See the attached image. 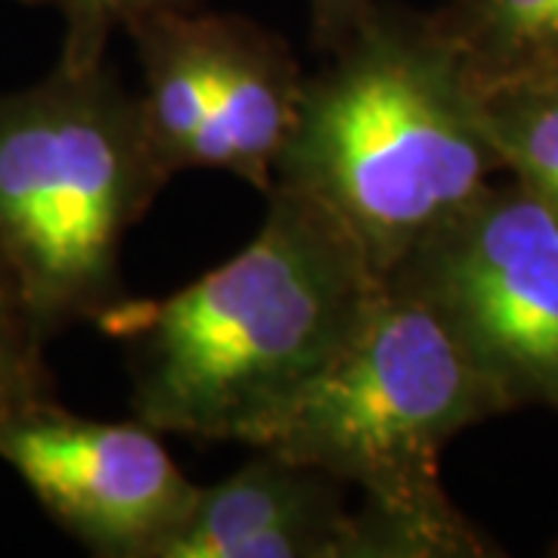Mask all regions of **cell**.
<instances>
[{"label":"cell","mask_w":558,"mask_h":558,"mask_svg":"<svg viewBox=\"0 0 558 558\" xmlns=\"http://www.w3.org/2000/svg\"><path fill=\"white\" fill-rule=\"evenodd\" d=\"M376 3L379 0H311V22L319 47L332 50Z\"/></svg>","instance_id":"4fadbf2b"},{"label":"cell","mask_w":558,"mask_h":558,"mask_svg":"<svg viewBox=\"0 0 558 558\" xmlns=\"http://www.w3.org/2000/svg\"><path fill=\"white\" fill-rule=\"evenodd\" d=\"M348 484L258 450L199 499L161 558H376Z\"/></svg>","instance_id":"52a82bcc"},{"label":"cell","mask_w":558,"mask_h":558,"mask_svg":"<svg viewBox=\"0 0 558 558\" xmlns=\"http://www.w3.org/2000/svg\"><path fill=\"white\" fill-rule=\"evenodd\" d=\"M475 100L502 171L558 215V84L487 90Z\"/></svg>","instance_id":"30bf717a"},{"label":"cell","mask_w":558,"mask_h":558,"mask_svg":"<svg viewBox=\"0 0 558 558\" xmlns=\"http://www.w3.org/2000/svg\"><path fill=\"white\" fill-rule=\"evenodd\" d=\"M509 410L438 304L388 279L332 360L242 444L357 487L376 558H481L497 549L450 502L440 457Z\"/></svg>","instance_id":"7a4b0ae2"},{"label":"cell","mask_w":558,"mask_h":558,"mask_svg":"<svg viewBox=\"0 0 558 558\" xmlns=\"http://www.w3.org/2000/svg\"><path fill=\"white\" fill-rule=\"evenodd\" d=\"M255 240L168 299H124L119 339L134 418L245 440L332 360L385 279L326 205L274 183Z\"/></svg>","instance_id":"6da1fadb"},{"label":"cell","mask_w":558,"mask_h":558,"mask_svg":"<svg viewBox=\"0 0 558 558\" xmlns=\"http://www.w3.org/2000/svg\"><path fill=\"white\" fill-rule=\"evenodd\" d=\"M329 53L274 183L326 205L388 282L506 171L435 16L376 3Z\"/></svg>","instance_id":"3957f363"},{"label":"cell","mask_w":558,"mask_h":558,"mask_svg":"<svg viewBox=\"0 0 558 558\" xmlns=\"http://www.w3.org/2000/svg\"><path fill=\"white\" fill-rule=\"evenodd\" d=\"M44 341L47 336L0 264V425L20 416L32 403L53 398Z\"/></svg>","instance_id":"8fae6325"},{"label":"cell","mask_w":558,"mask_h":558,"mask_svg":"<svg viewBox=\"0 0 558 558\" xmlns=\"http://www.w3.org/2000/svg\"><path fill=\"white\" fill-rule=\"evenodd\" d=\"M435 25L472 94L558 84V0H450Z\"/></svg>","instance_id":"9c48e42d"},{"label":"cell","mask_w":558,"mask_h":558,"mask_svg":"<svg viewBox=\"0 0 558 558\" xmlns=\"http://www.w3.org/2000/svg\"><path fill=\"white\" fill-rule=\"evenodd\" d=\"M168 180L106 60L0 97V264L47 339L131 299L121 245Z\"/></svg>","instance_id":"277c9868"},{"label":"cell","mask_w":558,"mask_h":558,"mask_svg":"<svg viewBox=\"0 0 558 558\" xmlns=\"http://www.w3.org/2000/svg\"><path fill=\"white\" fill-rule=\"evenodd\" d=\"M40 7H57L65 16V40L62 57L65 62L106 60V47L116 28H134L137 22L153 20L159 13L174 10H196L199 0H25Z\"/></svg>","instance_id":"7c38bea8"},{"label":"cell","mask_w":558,"mask_h":558,"mask_svg":"<svg viewBox=\"0 0 558 558\" xmlns=\"http://www.w3.org/2000/svg\"><path fill=\"white\" fill-rule=\"evenodd\" d=\"M388 279L438 304L512 410L558 413V215L521 180H494Z\"/></svg>","instance_id":"5b68a950"},{"label":"cell","mask_w":558,"mask_h":558,"mask_svg":"<svg viewBox=\"0 0 558 558\" xmlns=\"http://www.w3.org/2000/svg\"><path fill=\"white\" fill-rule=\"evenodd\" d=\"M556 556H558V543H556Z\"/></svg>","instance_id":"5bb4252c"},{"label":"cell","mask_w":558,"mask_h":558,"mask_svg":"<svg viewBox=\"0 0 558 558\" xmlns=\"http://www.w3.org/2000/svg\"><path fill=\"white\" fill-rule=\"evenodd\" d=\"M146 422L75 416L57 398L0 425V459L90 556L161 558L199 487Z\"/></svg>","instance_id":"8992f818"},{"label":"cell","mask_w":558,"mask_h":558,"mask_svg":"<svg viewBox=\"0 0 558 558\" xmlns=\"http://www.w3.org/2000/svg\"><path fill=\"white\" fill-rule=\"evenodd\" d=\"M199 25L208 84L193 168H223L267 193L299 121L304 72L289 44L255 22L199 13Z\"/></svg>","instance_id":"ba28073f"}]
</instances>
